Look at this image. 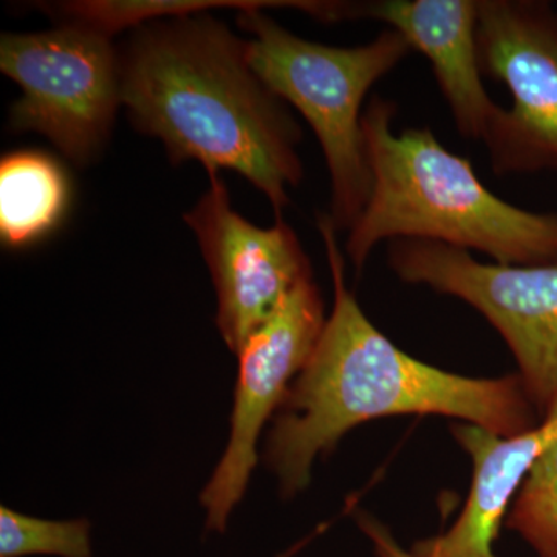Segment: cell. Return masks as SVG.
I'll return each mask as SVG.
<instances>
[{
	"instance_id": "obj_7",
	"label": "cell",
	"mask_w": 557,
	"mask_h": 557,
	"mask_svg": "<svg viewBox=\"0 0 557 557\" xmlns=\"http://www.w3.org/2000/svg\"><path fill=\"white\" fill-rule=\"evenodd\" d=\"M483 76L505 84L483 145L497 175L557 171V10L544 0H479Z\"/></svg>"
},
{
	"instance_id": "obj_5",
	"label": "cell",
	"mask_w": 557,
	"mask_h": 557,
	"mask_svg": "<svg viewBox=\"0 0 557 557\" xmlns=\"http://www.w3.org/2000/svg\"><path fill=\"white\" fill-rule=\"evenodd\" d=\"M0 72L20 86L9 129L36 132L86 168L104 152L121 101L120 54L112 38L79 25L3 33Z\"/></svg>"
},
{
	"instance_id": "obj_3",
	"label": "cell",
	"mask_w": 557,
	"mask_h": 557,
	"mask_svg": "<svg viewBox=\"0 0 557 557\" xmlns=\"http://www.w3.org/2000/svg\"><path fill=\"white\" fill-rule=\"evenodd\" d=\"M395 102L373 97L362 113L370 194L347 233L346 255L361 271L386 240L440 242L474 249L502 265L557 262V214L497 197L471 161L446 149L429 127L395 132Z\"/></svg>"
},
{
	"instance_id": "obj_1",
	"label": "cell",
	"mask_w": 557,
	"mask_h": 557,
	"mask_svg": "<svg viewBox=\"0 0 557 557\" xmlns=\"http://www.w3.org/2000/svg\"><path fill=\"white\" fill-rule=\"evenodd\" d=\"M332 273V314L313 354L273 418L263 460L284 497L310 483L314 460L350 429L392 416H446L502 437L536 428V408L520 376L467 379L399 350L359 307L346 285L338 231L318 218Z\"/></svg>"
},
{
	"instance_id": "obj_12",
	"label": "cell",
	"mask_w": 557,
	"mask_h": 557,
	"mask_svg": "<svg viewBox=\"0 0 557 557\" xmlns=\"http://www.w3.org/2000/svg\"><path fill=\"white\" fill-rule=\"evenodd\" d=\"M67 172L49 153L17 150L0 161V240L5 248H30L67 218Z\"/></svg>"
},
{
	"instance_id": "obj_15",
	"label": "cell",
	"mask_w": 557,
	"mask_h": 557,
	"mask_svg": "<svg viewBox=\"0 0 557 557\" xmlns=\"http://www.w3.org/2000/svg\"><path fill=\"white\" fill-rule=\"evenodd\" d=\"M358 525L368 534L375 547L376 556L379 557H417L412 552H406L405 548L399 547L395 537L392 536L391 531L386 527L381 525L379 520L370 518L364 512L358 515Z\"/></svg>"
},
{
	"instance_id": "obj_2",
	"label": "cell",
	"mask_w": 557,
	"mask_h": 557,
	"mask_svg": "<svg viewBox=\"0 0 557 557\" xmlns=\"http://www.w3.org/2000/svg\"><path fill=\"white\" fill-rule=\"evenodd\" d=\"M131 32L119 50L120 83L135 129L159 138L174 164L237 172L282 218L304 178L302 129L256 75L247 40L205 11Z\"/></svg>"
},
{
	"instance_id": "obj_6",
	"label": "cell",
	"mask_w": 557,
	"mask_h": 557,
	"mask_svg": "<svg viewBox=\"0 0 557 557\" xmlns=\"http://www.w3.org/2000/svg\"><path fill=\"white\" fill-rule=\"evenodd\" d=\"M388 265L408 284L428 285L474 307L507 341L528 398L547 416L557 406V262L502 265L479 262L467 249L399 239Z\"/></svg>"
},
{
	"instance_id": "obj_13",
	"label": "cell",
	"mask_w": 557,
	"mask_h": 557,
	"mask_svg": "<svg viewBox=\"0 0 557 557\" xmlns=\"http://www.w3.org/2000/svg\"><path fill=\"white\" fill-rule=\"evenodd\" d=\"M507 525L518 531L539 557H557V437L523 480Z\"/></svg>"
},
{
	"instance_id": "obj_10",
	"label": "cell",
	"mask_w": 557,
	"mask_h": 557,
	"mask_svg": "<svg viewBox=\"0 0 557 557\" xmlns=\"http://www.w3.org/2000/svg\"><path fill=\"white\" fill-rule=\"evenodd\" d=\"M376 21L398 32L434 70L458 134L483 143L502 109L483 84L479 0L344 2L343 21Z\"/></svg>"
},
{
	"instance_id": "obj_4",
	"label": "cell",
	"mask_w": 557,
	"mask_h": 557,
	"mask_svg": "<svg viewBox=\"0 0 557 557\" xmlns=\"http://www.w3.org/2000/svg\"><path fill=\"white\" fill-rule=\"evenodd\" d=\"M237 25L251 35L247 51L256 75L317 135L330 177L327 215L338 233H348L364 211L372 183L362 104L370 89L409 57L408 40L386 28L362 46H325L299 38L260 9L239 11Z\"/></svg>"
},
{
	"instance_id": "obj_9",
	"label": "cell",
	"mask_w": 557,
	"mask_h": 557,
	"mask_svg": "<svg viewBox=\"0 0 557 557\" xmlns=\"http://www.w3.org/2000/svg\"><path fill=\"white\" fill-rule=\"evenodd\" d=\"M208 177L207 193L183 219L196 234L214 282L215 324L237 357L289 289L313 271L298 234L284 219L270 228L252 225L233 208L220 172H208Z\"/></svg>"
},
{
	"instance_id": "obj_8",
	"label": "cell",
	"mask_w": 557,
	"mask_h": 557,
	"mask_svg": "<svg viewBox=\"0 0 557 557\" xmlns=\"http://www.w3.org/2000/svg\"><path fill=\"white\" fill-rule=\"evenodd\" d=\"M325 306L313 274L304 277L242 347L230 438L218 467L201 491L207 530L225 533L258 465L263 428L274 418L289 387L321 338Z\"/></svg>"
},
{
	"instance_id": "obj_11",
	"label": "cell",
	"mask_w": 557,
	"mask_h": 557,
	"mask_svg": "<svg viewBox=\"0 0 557 557\" xmlns=\"http://www.w3.org/2000/svg\"><path fill=\"white\" fill-rule=\"evenodd\" d=\"M453 434L474 463L471 493L453 528L418 542L417 557H496L502 520L508 515L523 480L549 443L557 437V406L539 426L502 437L478 424H454Z\"/></svg>"
},
{
	"instance_id": "obj_14",
	"label": "cell",
	"mask_w": 557,
	"mask_h": 557,
	"mask_svg": "<svg viewBox=\"0 0 557 557\" xmlns=\"http://www.w3.org/2000/svg\"><path fill=\"white\" fill-rule=\"evenodd\" d=\"M91 557L90 522L46 520L0 508V557Z\"/></svg>"
}]
</instances>
